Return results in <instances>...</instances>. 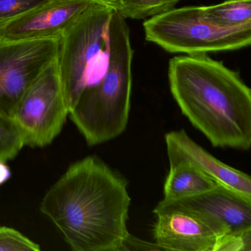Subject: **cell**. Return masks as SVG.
Masks as SVG:
<instances>
[{"mask_svg": "<svg viewBox=\"0 0 251 251\" xmlns=\"http://www.w3.org/2000/svg\"><path fill=\"white\" fill-rule=\"evenodd\" d=\"M170 167L187 163L223 185L251 201V177L246 173L219 161L192 140L184 130L165 134Z\"/></svg>", "mask_w": 251, "mask_h": 251, "instance_id": "10", "label": "cell"}, {"mask_svg": "<svg viewBox=\"0 0 251 251\" xmlns=\"http://www.w3.org/2000/svg\"><path fill=\"white\" fill-rule=\"evenodd\" d=\"M92 1L98 2V3L103 4V5H109V6L113 7L114 9L120 2V0H92Z\"/></svg>", "mask_w": 251, "mask_h": 251, "instance_id": "21", "label": "cell"}, {"mask_svg": "<svg viewBox=\"0 0 251 251\" xmlns=\"http://www.w3.org/2000/svg\"><path fill=\"white\" fill-rule=\"evenodd\" d=\"M143 27L147 41L172 53L236 50L251 43V26L217 27L208 21L202 7L173 8L146 20Z\"/></svg>", "mask_w": 251, "mask_h": 251, "instance_id": "5", "label": "cell"}, {"mask_svg": "<svg viewBox=\"0 0 251 251\" xmlns=\"http://www.w3.org/2000/svg\"><path fill=\"white\" fill-rule=\"evenodd\" d=\"M11 176V173L9 167L5 161H0V185L3 184Z\"/></svg>", "mask_w": 251, "mask_h": 251, "instance_id": "20", "label": "cell"}, {"mask_svg": "<svg viewBox=\"0 0 251 251\" xmlns=\"http://www.w3.org/2000/svg\"><path fill=\"white\" fill-rule=\"evenodd\" d=\"M69 114L55 60L27 88L11 117L25 146L44 148L61 133Z\"/></svg>", "mask_w": 251, "mask_h": 251, "instance_id": "6", "label": "cell"}, {"mask_svg": "<svg viewBox=\"0 0 251 251\" xmlns=\"http://www.w3.org/2000/svg\"><path fill=\"white\" fill-rule=\"evenodd\" d=\"M59 37L0 40V114L11 117L17 104L38 76L56 60Z\"/></svg>", "mask_w": 251, "mask_h": 251, "instance_id": "7", "label": "cell"}, {"mask_svg": "<svg viewBox=\"0 0 251 251\" xmlns=\"http://www.w3.org/2000/svg\"><path fill=\"white\" fill-rule=\"evenodd\" d=\"M108 36L109 58L105 75L82 94L69 114L89 146L120 136L130 114L133 52L126 19L117 11L111 16Z\"/></svg>", "mask_w": 251, "mask_h": 251, "instance_id": "3", "label": "cell"}, {"mask_svg": "<svg viewBox=\"0 0 251 251\" xmlns=\"http://www.w3.org/2000/svg\"><path fill=\"white\" fill-rule=\"evenodd\" d=\"M24 146L21 132L14 120L0 114V161L14 159Z\"/></svg>", "mask_w": 251, "mask_h": 251, "instance_id": "15", "label": "cell"}, {"mask_svg": "<svg viewBox=\"0 0 251 251\" xmlns=\"http://www.w3.org/2000/svg\"><path fill=\"white\" fill-rule=\"evenodd\" d=\"M181 0H120L116 11L126 19L145 20L167 12Z\"/></svg>", "mask_w": 251, "mask_h": 251, "instance_id": "14", "label": "cell"}, {"mask_svg": "<svg viewBox=\"0 0 251 251\" xmlns=\"http://www.w3.org/2000/svg\"><path fill=\"white\" fill-rule=\"evenodd\" d=\"M127 182L96 157L70 166L40 210L75 251H121L128 237Z\"/></svg>", "mask_w": 251, "mask_h": 251, "instance_id": "1", "label": "cell"}, {"mask_svg": "<svg viewBox=\"0 0 251 251\" xmlns=\"http://www.w3.org/2000/svg\"><path fill=\"white\" fill-rule=\"evenodd\" d=\"M133 250H158V251H162L161 248L156 244L148 243L147 242L140 240V239H136L133 237L131 235H129L127 239L123 245L122 251H133Z\"/></svg>", "mask_w": 251, "mask_h": 251, "instance_id": "19", "label": "cell"}, {"mask_svg": "<svg viewBox=\"0 0 251 251\" xmlns=\"http://www.w3.org/2000/svg\"><path fill=\"white\" fill-rule=\"evenodd\" d=\"M97 3L92 0H46L0 26V40L16 42L59 37Z\"/></svg>", "mask_w": 251, "mask_h": 251, "instance_id": "9", "label": "cell"}, {"mask_svg": "<svg viewBox=\"0 0 251 251\" xmlns=\"http://www.w3.org/2000/svg\"><path fill=\"white\" fill-rule=\"evenodd\" d=\"M39 245L12 227H0V251H39Z\"/></svg>", "mask_w": 251, "mask_h": 251, "instance_id": "16", "label": "cell"}, {"mask_svg": "<svg viewBox=\"0 0 251 251\" xmlns=\"http://www.w3.org/2000/svg\"><path fill=\"white\" fill-rule=\"evenodd\" d=\"M251 227L230 231L217 239L214 251H251Z\"/></svg>", "mask_w": 251, "mask_h": 251, "instance_id": "17", "label": "cell"}, {"mask_svg": "<svg viewBox=\"0 0 251 251\" xmlns=\"http://www.w3.org/2000/svg\"><path fill=\"white\" fill-rule=\"evenodd\" d=\"M46 0H0V26L25 14Z\"/></svg>", "mask_w": 251, "mask_h": 251, "instance_id": "18", "label": "cell"}, {"mask_svg": "<svg viewBox=\"0 0 251 251\" xmlns=\"http://www.w3.org/2000/svg\"><path fill=\"white\" fill-rule=\"evenodd\" d=\"M170 210L188 211L201 217L219 238L228 232L251 227V201L223 185L188 198L163 199L153 213Z\"/></svg>", "mask_w": 251, "mask_h": 251, "instance_id": "8", "label": "cell"}, {"mask_svg": "<svg viewBox=\"0 0 251 251\" xmlns=\"http://www.w3.org/2000/svg\"><path fill=\"white\" fill-rule=\"evenodd\" d=\"M217 181L187 163L170 167L164 186V200L172 201L188 198L211 190Z\"/></svg>", "mask_w": 251, "mask_h": 251, "instance_id": "12", "label": "cell"}, {"mask_svg": "<svg viewBox=\"0 0 251 251\" xmlns=\"http://www.w3.org/2000/svg\"><path fill=\"white\" fill-rule=\"evenodd\" d=\"M170 91L182 114L215 148L251 147V91L239 75L206 54L169 63Z\"/></svg>", "mask_w": 251, "mask_h": 251, "instance_id": "2", "label": "cell"}, {"mask_svg": "<svg viewBox=\"0 0 251 251\" xmlns=\"http://www.w3.org/2000/svg\"><path fill=\"white\" fill-rule=\"evenodd\" d=\"M156 216L154 238L162 251H214L219 236L201 217L180 210Z\"/></svg>", "mask_w": 251, "mask_h": 251, "instance_id": "11", "label": "cell"}, {"mask_svg": "<svg viewBox=\"0 0 251 251\" xmlns=\"http://www.w3.org/2000/svg\"><path fill=\"white\" fill-rule=\"evenodd\" d=\"M210 23L223 28L251 26V0H227L223 3L202 6Z\"/></svg>", "mask_w": 251, "mask_h": 251, "instance_id": "13", "label": "cell"}, {"mask_svg": "<svg viewBox=\"0 0 251 251\" xmlns=\"http://www.w3.org/2000/svg\"><path fill=\"white\" fill-rule=\"evenodd\" d=\"M114 8L97 3L60 36L56 62L69 112L108 68V27Z\"/></svg>", "mask_w": 251, "mask_h": 251, "instance_id": "4", "label": "cell"}]
</instances>
